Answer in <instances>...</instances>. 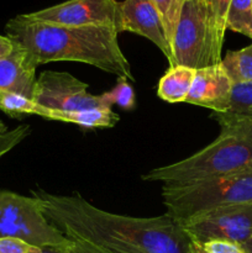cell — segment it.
I'll return each mask as SVG.
<instances>
[{
  "mask_svg": "<svg viewBox=\"0 0 252 253\" xmlns=\"http://www.w3.org/2000/svg\"><path fill=\"white\" fill-rule=\"evenodd\" d=\"M31 193L41 200L44 216L62 234L106 253H204L167 212L153 217L125 216L94 207L78 193Z\"/></svg>",
  "mask_w": 252,
  "mask_h": 253,
  "instance_id": "1",
  "label": "cell"
},
{
  "mask_svg": "<svg viewBox=\"0 0 252 253\" xmlns=\"http://www.w3.org/2000/svg\"><path fill=\"white\" fill-rule=\"evenodd\" d=\"M6 36L21 47L37 67L49 62H82L118 78L135 81L113 26H62L29 19L9 20Z\"/></svg>",
  "mask_w": 252,
  "mask_h": 253,
  "instance_id": "2",
  "label": "cell"
},
{
  "mask_svg": "<svg viewBox=\"0 0 252 253\" xmlns=\"http://www.w3.org/2000/svg\"><path fill=\"white\" fill-rule=\"evenodd\" d=\"M220 127L219 137L207 147L172 165L151 169L142 179L188 185L252 169V123Z\"/></svg>",
  "mask_w": 252,
  "mask_h": 253,
  "instance_id": "3",
  "label": "cell"
},
{
  "mask_svg": "<svg viewBox=\"0 0 252 253\" xmlns=\"http://www.w3.org/2000/svg\"><path fill=\"white\" fill-rule=\"evenodd\" d=\"M167 214L184 224L221 208L252 204V169L188 185H163Z\"/></svg>",
  "mask_w": 252,
  "mask_h": 253,
  "instance_id": "4",
  "label": "cell"
},
{
  "mask_svg": "<svg viewBox=\"0 0 252 253\" xmlns=\"http://www.w3.org/2000/svg\"><path fill=\"white\" fill-rule=\"evenodd\" d=\"M0 237H16L41 249H64L73 240L48 221L37 197L0 190Z\"/></svg>",
  "mask_w": 252,
  "mask_h": 253,
  "instance_id": "5",
  "label": "cell"
},
{
  "mask_svg": "<svg viewBox=\"0 0 252 253\" xmlns=\"http://www.w3.org/2000/svg\"><path fill=\"white\" fill-rule=\"evenodd\" d=\"M170 47L172 67L200 69L221 62L204 0H184Z\"/></svg>",
  "mask_w": 252,
  "mask_h": 253,
  "instance_id": "6",
  "label": "cell"
},
{
  "mask_svg": "<svg viewBox=\"0 0 252 253\" xmlns=\"http://www.w3.org/2000/svg\"><path fill=\"white\" fill-rule=\"evenodd\" d=\"M32 101L40 108L54 111L105 108L100 95L89 93L88 84L67 72H42L35 83Z\"/></svg>",
  "mask_w": 252,
  "mask_h": 253,
  "instance_id": "7",
  "label": "cell"
},
{
  "mask_svg": "<svg viewBox=\"0 0 252 253\" xmlns=\"http://www.w3.org/2000/svg\"><path fill=\"white\" fill-rule=\"evenodd\" d=\"M182 225L199 246L209 241L242 246L252 240V204L212 210Z\"/></svg>",
  "mask_w": 252,
  "mask_h": 253,
  "instance_id": "8",
  "label": "cell"
},
{
  "mask_svg": "<svg viewBox=\"0 0 252 253\" xmlns=\"http://www.w3.org/2000/svg\"><path fill=\"white\" fill-rule=\"evenodd\" d=\"M120 2L116 0H68L25 14L29 19L62 26H113L118 31Z\"/></svg>",
  "mask_w": 252,
  "mask_h": 253,
  "instance_id": "9",
  "label": "cell"
},
{
  "mask_svg": "<svg viewBox=\"0 0 252 253\" xmlns=\"http://www.w3.org/2000/svg\"><path fill=\"white\" fill-rule=\"evenodd\" d=\"M127 31L150 40L173 64L172 47L168 42L161 14L151 0H124L120 2L118 32Z\"/></svg>",
  "mask_w": 252,
  "mask_h": 253,
  "instance_id": "10",
  "label": "cell"
},
{
  "mask_svg": "<svg viewBox=\"0 0 252 253\" xmlns=\"http://www.w3.org/2000/svg\"><path fill=\"white\" fill-rule=\"evenodd\" d=\"M232 86L221 62L197 69L185 103L210 109L212 113H224L229 106Z\"/></svg>",
  "mask_w": 252,
  "mask_h": 253,
  "instance_id": "11",
  "label": "cell"
},
{
  "mask_svg": "<svg viewBox=\"0 0 252 253\" xmlns=\"http://www.w3.org/2000/svg\"><path fill=\"white\" fill-rule=\"evenodd\" d=\"M36 68L29 54L15 44L11 53L0 58V90L32 99Z\"/></svg>",
  "mask_w": 252,
  "mask_h": 253,
  "instance_id": "12",
  "label": "cell"
},
{
  "mask_svg": "<svg viewBox=\"0 0 252 253\" xmlns=\"http://www.w3.org/2000/svg\"><path fill=\"white\" fill-rule=\"evenodd\" d=\"M37 116L47 120L63 121V123L76 124L86 128H106L114 127L119 121V115L111 109L95 108L78 111H54L39 108Z\"/></svg>",
  "mask_w": 252,
  "mask_h": 253,
  "instance_id": "13",
  "label": "cell"
},
{
  "mask_svg": "<svg viewBox=\"0 0 252 253\" xmlns=\"http://www.w3.org/2000/svg\"><path fill=\"white\" fill-rule=\"evenodd\" d=\"M220 126L252 123V82L234 84L230 103L224 113H212Z\"/></svg>",
  "mask_w": 252,
  "mask_h": 253,
  "instance_id": "14",
  "label": "cell"
},
{
  "mask_svg": "<svg viewBox=\"0 0 252 253\" xmlns=\"http://www.w3.org/2000/svg\"><path fill=\"white\" fill-rule=\"evenodd\" d=\"M195 71L197 69L184 66L169 67L160 79L157 95L167 103H185Z\"/></svg>",
  "mask_w": 252,
  "mask_h": 253,
  "instance_id": "15",
  "label": "cell"
},
{
  "mask_svg": "<svg viewBox=\"0 0 252 253\" xmlns=\"http://www.w3.org/2000/svg\"><path fill=\"white\" fill-rule=\"evenodd\" d=\"M221 64L232 84L252 82V43L237 51H227Z\"/></svg>",
  "mask_w": 252,
  "mask_h": 253,
  "instance_id": "16",
  "label": "cell"
},
{
  "mask_svg": "<svg viewBox=\"0 0 252 253\" xmlns=\"http://www.w3.org/2000/svg\"><path fill=\"white\" fill-rule=\"evenodd\" d=\"M226 30L252 40V0H231L227 11Z\"/></svg>",
  "mask_w": 252,
  "mask_h": 253,
  "instance_id": "17",
  "label": "cell"
},
{
  "mask_svg": "<svg viewBox=\"0 0 252 253\" xmlns=\"http://www.w3.org/2000/svg\"><path fill=\"white\" fill-rule=\"evenodd\" d=\"M208 10L210 27L214 35L215 44L220 52L222 51L225 32H226L227 11L231 0H204Z\"/></svg>",
  "mask_w": 252,
  "mask_h": 253,
  "instance_id": "18",
  "label": "cell"
},
{
  "mask_svg": "<svg viewBox=\"0 0 252 253\" xmlns=\"http://www.w3.org/2000/svg\"><path fill=\"white\" fill-rule=\"evenodd\" d=\"M40 106L32 99L15 93L0 90V110L12 119H22L25 115H37Z\"/></svg>",
  "mask_w": 252,
  "mask_h": 253,
  "instance_id": "19",
  "label": "cell"
},
{
  "mask_svg": "<svg viewBox=\"0 0 252 253\" xmlns=\"http://www.w3.org/2000/svg\"><path fill=\"white\" fill-rule=\"evenodd\" d=\"M100 98L105 108L108 109H111V106L115 104L124 110H132L135 108V93L132 86L125 78H118V83L113 90L101 94Z\"/></svg>",
  "mask_w": 252,
  "mask_h": 253,
  "instance_id": "20",
  "label": "cell"
},
{
  "mask_svg": "<svg viewBox=\"0 0 252 253\" xmlns=\"http://www.w3.org/2000/svg\"><path fill=\"white\" fill-rule=\"evenodd\" d=\"M151 1L161 14L163 24H165L168 42L170 44L184 0H151Z\"/></svg>",
  "mask_w": 252,
  "mask_h": 253,
  "instance_id": "21",
  "label": "cell"
},
{
  "mask_svg": "<svg viewBox=\"0 0 252 253\" xmlns=\"http://www.w3.org/2000/svg\"><path fill=\"white\" fill-rule=\"evenodd\" d=\"M29 133L30 126L22 125L17 126L14 130L6 131L4 135L0 136V158L4 155H6L14 147H16L21 141H24L29 136Z\"/></svg>",
  "mask_w": 252,
  "mask_h": 253,
  "instance_id": "22",
  "label": "cell"
},
{
  "mask_svg": "<svg viewBox=\"0 0 252 253\" xmlns=\"http://www.w3.org/2000/svg\"><path fill=\"white\" fill-rule=\"evenodd\" d=\"M0 253H42V249L16 237H0Z\"/></svg>",
  "mask_w": 252,
  "mask_h": 253,
  "instance_id": "23",
  "label": "cell"
},
{
  "mask_svg": "<svg viewBox=\"0 0 252 253\" xmlns=\"http://www.w3.org/2000/svg\"><path fill=\"white\" fill-rule=\"evenodd\" d=\"M200 247L204 253H247L241 245L229 241H209Z\"/></svg>",
  "mask_w": 252,
  "mask_h": 253,
  "instance_id": "24",
  "label": "cell"
},
{
  "mask_svg": "<svg viewBox=\"0 0 252 253\" xmlns=\"http://www.w3.org/2000/svg\"><path fill=\"white\" fill-rule=\"evenodd\" d=\"M42 253H106L91 245L81 241H73V245L64 249H54V247H46L42 249Z\"/></svg>",
  "mask_w": 252,
  "mask_h": 253,
  "instance_id": "25",
  "label": "cell"
},
{
  "mask_svg": "<svg viewBox=\"0 0 252 253\" xmlns=\"http://www.w3.org/2000/svg\"><path fill=\"white\" fill-rule=\"evenodd\" d=\"M14 47V42H12L9 37L1 36V35H0V58L11 53Z\"/></svg>",
  "mask_w": 252,
  "mask_h": 253,
  "instance_id": "26",
  "label": "cell"
},
{
  "mask_svg": "<svg viewBox=\"0 0 252 253\" xmlns=\"http://www.w3.org/2000/svg\"><path fill=\"white\" fill-rule=\"evenodd\" d=\"M242 247L245 249V251H246L247 253H252V240L251 241L246 242V244L242 245Z\"/></svg>",
  "mask_w": 252,
  "mask_h": 253,
  "instance_id": "27",
  "label": "cell"
},
{
  "mask_svg": "<svg viewBox=\"0 0 252 253\" xmlns=\"http://www.w3.org/2000/svg\"><path fill=\"white\" fill-rule=\"evenodd\" d=\"M7 131V127H6V125H5L4 123H2L1 120H0V136L1 135H4L5 132H6Z\"/></svg>",
  "mask_w": 252,
  "mask_h": 253,
  "instance_id": "28",
  "label": "cell"
}]
</instances>
